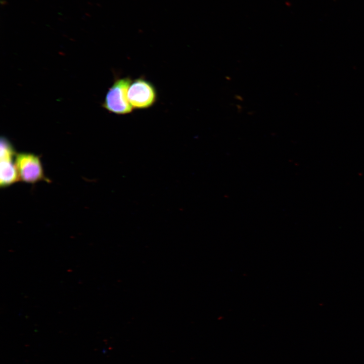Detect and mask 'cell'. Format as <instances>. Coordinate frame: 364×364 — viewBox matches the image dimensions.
<instances>
[{
  "instance_id": "obj_1",
  "label": "cell",
  "mask_w": 364,
  "mask_h": 364,
  "mask_svg": "<svg viewBox=\"0 0 364 364\" xmlns=\"http://www.w3.org/2000/svg\"><path fill=\"white\" fill-rule=\"evenodd\" d=\"M132 80L129 77L117 78L109 88L102 107L109 112L125 115L132 112L133 108L127 97Z\"/></svg>"
},
{
  "instance_id": "obj_2",
  "label": "cell",
  "mask_w": 364,
  "mask_h": 364,
  "mask_svg": "<svg viewBox=\"0 0 364 364\" xmlns=\"http://www.w3.org/2000/svg\"><path fill=\"white\" fill-rule=\"evenodd\" d=\"M16 165L19 180L29 184H34L44 180L49 181L46 177L39 156L26 152L17 153Z\"/></svg>"
},
{
  "instance_id": "obj_3",
  "label": "cell",
  "mask_w": 364,
  "mask_h": 364,
  "mask_svg": "<svg viewBox=\"0 0 364 364\" xmlns=\"http://www.w3.org/2000/svg\"><path fill=\"white\" fill-rule=\"evenodd\" d=\"M128 101L134 109H144L152 107L157 99L155 87L143 77L132 81L127 93Z\"/></svg>"
},
{
  "instance_id": "obj_4",
  "label": "cell",
  "mask_w": 364,
  "mask_h": 364,
  "mask_svg": "<svg viewBox=\"0 0 364 364\" xmlns=\"http://www.w3.org/2000/svg\"><path fill=\"white\" fill-rule=\"evenodd\" d=\"M0 186L5 188L19 180L16 165L17 153L10 141L5 136L1 137Z\"/></svg>"
}]
</instances>
